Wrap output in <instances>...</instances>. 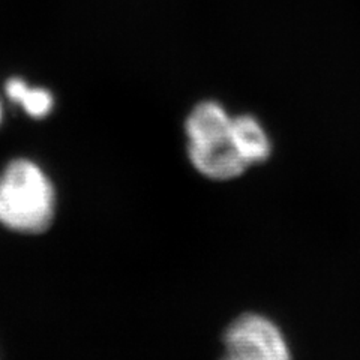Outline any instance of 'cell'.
Masks as SVG:
<instances>
[{
	"label": "cell",
	"instance_id": "cell-2",
	"mask_svg": "<svg viewBox=\"0 0 360 360\" xmlns=\"http://www.w3.org/2000/svg\"><path fill=\"white\" fill-rule=\"evenodd\" d=\"M54 218V191L41 168L30 161L11 162L0 177V222L9 230L38 234Z\"/></svg>",
	"mask_w": 360,
	"mask_h": 360
},
{
	"label": "cell",
	"instance_id": "cell-3",
	"mask_svg": "<svg viewBox=\"0 0 360 360\" xmlns=\"http://www.w3.org/2000/svg\"><path fill=\"white\" fill-rule=\"evenodd\" d=\"M222 348L219 360H292L284 330L260 312L238 315L222 335Z\"/></svg>",
	"mask_w": 360,
	"mask_h": 360
},
{
	"label": "cell",
	"instance_id": "cell-6",
	"mask_svg": "<svg viewBox=\"0 0 360 360\" xmlns=\"http://www.w3.org/2000/svg\"><path fill=\"white\" fill-rule=\"evenodd\" d=\"M0 115H2V111H0Z\"/></svg>",
	"mask_w": 360,
	"mask_h": 360
},
{
	"label": "cell",
	"instance_id": "cell-5",
	"mask_svg": "<svg viewBox=\"0 0 360 360\" xmlns=\"http://www.w3.org/2000/svg\"><path fill=\"white\" fill-rule=\"evenodd\" d=\"M6 95L18 103L32 117H45L51 111L53 96L44 89H30L20 78H11L6 83Z\"/></svg>",
	"mask_w": 360,
	"mask_h": 360
},
{
	"label": "cell",
	"instance_id": "cell-1",
	"mask_svg": "<svg viewBox=\"0 0 360 360\" xmlns=\"http://www.w3.org/2000/svg\"><path fill=\"white\" fill-rule=\"evenodd\" d=\"M233 115L217 99H202L185 119L186 153L202 177L227 182L243 176L248 164L233 131Z\"/></svg>",
	"mask_w": 360,
	"mask_h": 360
},
{
	"label": "cell",
	"instance_id": "cell-4",
	"mask_svg": "<svg viewBox=\"0 0 360 360\" xmlns=\"http://www.w3.org/2000/svg\"><path fill=\"white\" fill-rule=\"evenodd\" d=\"M233 131L240 150L251 167L266 162L274 152L272 139L263 122L251 112L233 117Z\"/></svg>",
	"mask_w": 360,
	"mask_h": 360
}]
</instances>
